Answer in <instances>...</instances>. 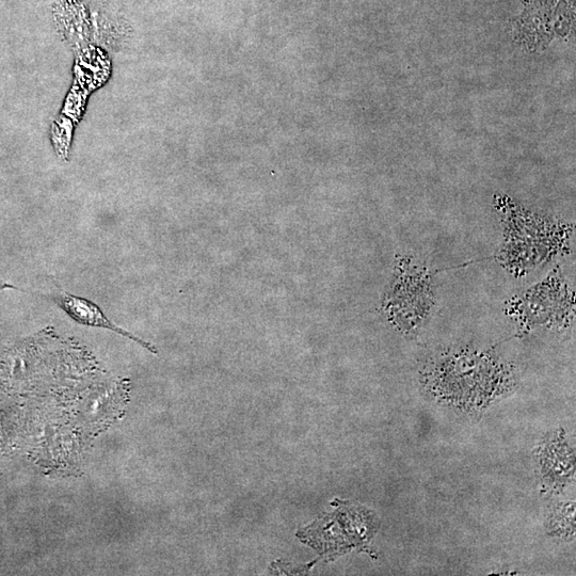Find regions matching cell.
<instances>
[{
  "instance_id": "cell-5",
  "label": "cell",
  "mask_w": 576,
  "mask_h": 576,
  "mask_svg": "<svg viewBox=\"0 0 576 576\" xmlns=\"http://www.w3.org/2000/svg\"><path fill=\"white\" fill-rule=\"evenodd\" d=\"M41 296L46 297V299L56 303L60 309L66 312L73 320H75L76 323L80 325L108 329L112 332H116L150 350L153 352V354H157V350L153 345L146 341L140 340L131 332H128L117 326L116 323L111 322V320L104 314L100 307L96 306V304L92 301L71 295L69 293Z\"/></svg>"
},
{
  "instance_id": "cell-6",
  "label": "cell",
  "mask_w": 576,
  "mask_h": 576,
  "mask_svg": "<svg viewBox=\"0 0 576 576\" xmlns=\"http://www.w3.org/2000/svg\"><path fill=\"white\" fill-rule=\"evenodd\" d=\"M5 290H20V288L15 287L13 285H10V284L5 283L4 281L0 280V293H2Z\"/></svg>"
},
{
  "instance_id": "cell-3",
  "label": "cell",
  "mask_w": 576,
  "mask_h": 576,
  "mask_svg": "<svg viewBox=\"0 0 576 576\" xmlns=\"http://www.w3.org/2000/svg\"><path fill=\"white\" fill-rule=\"evenodd\" d=\"M435 304L431 271L411 255L400 256L382 307L390 322L410 334L425 324Z\"/></svg>"
},
{
  "instance_id": "cell-4",
  "label": "cell",
  "mask_w": 576,
  "mask_h": 576,
  "mask_svg": "<svg viewBox=\"0 0 576 576\" xmlns=\"http://www.w3.org/2000/svg\"><path fill=\"white\" fill-rule=\"evenodd\" d=\"M506 312L518 319L523 331L538 326L565 328L574 316L573 293L554 269L548 279L511 300Z\"/></svg>"
},
{
  "instance_id": "cell-2",
  "label": "cell",
  "mask_w": 576,
  "mask_h": 576,
  "mask_svg": "<svg viewBox=\"0 0 576 576\" xmlns=\"http://www.w3.org/2000/svg\"><path fill=\"white\" fill-rule=\"evenodd\" d=\"M502 215L504 240L494 259L511 275L522 277L558 254L569 252L571 226L516 210Z\"/></svg>"
},
{
  "instance_id": "cell-1",
  "label": "cell",
  "mask_w": 576,
  "mask_h": 576,
  "mask_svg": "<svg viewBox=\"0 0 576 576\" xmlns=\"http://www.w3.org/2000/svg\"><path fill=\"white\" fill-rule=\"evenodd\" d=\"M425 380L446 400L476 398L482 403L510 389L514 373L489 352L463 349L439 356L426 370Z\"/></svg>"
}]
</instances>
